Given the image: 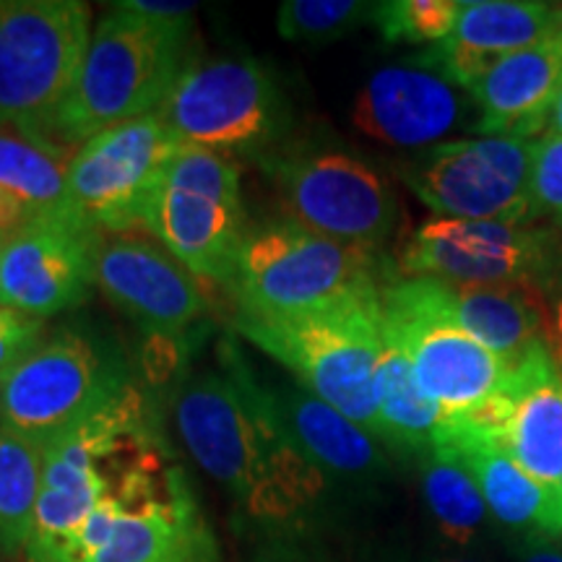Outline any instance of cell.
Returning <instances> with one entry per match:
<instances>
[{"mask_svg": "<svg viewBox=\"0 0 562 562\" xmlns=\"http://www.w3.org/2000/svg\"><path fill=\"white\" fill-rule=\"evenodd\" d=\"M175 422L188 456L227 492L245 524L273 537L307 529L331 482L286 438L263 383L240 357L182 385Z\"/></svg>", "mask_w": 562, "mask_h": 562, "instance_id": "6da1fadb", "label": "cell"}, {"mask_svg": "<svg viewBox=\"0 0 562 562\" xmlns=\"http://www.w3.org/2000/svg\"><path fill=\"white\" fill-rule=\"evenodd\" d=\"M193 60V16L157 19L115 3L91 32L79 79L47 136L79 149L112 125L157 115Z\"/></svg>", "mask_w": 562, "mask_h": 562, "instance_id": "7a4b0ae2", "label": "cell"}, {"mask_svg": "<svg viewBox=\"0 0 562 562\" xmlns=\"http://www.w3.org/2000/svg\"><path fill=\"white\" fill-rule=\"evenodd\" d=\"M235 328L284 364L302 389L378 438V370L385 347L381 290L290 318L237 313Z\"/></svg>", "mask_w": 562, "mask_h": 562, "instance_id": "3957f363", "label": "cell"}, {"mask_svg": "<svg viewBox=\"0 0 562 562\" xmlns=\"http://www.w3.org/2000/svg\"><path fill=\"white\" fill-rule=\"evenodd\" d=\"M157 446L149 404L136 385L45 446L37 516L24 560L58 558L89 513Z\"/></svg>", "mask_w": 562, "mask_h": 562, "instance_id": "277c9868", "label": "cell"}, {"mask_svg": "<svg viewBox=\"0 0 562 562\" xmlns=\"http://www.w3.org/2000/svg\"><path fill=\"white\" fill-rule=\"evenodd\" d=\"M381 252L328 240L279 220L248 227L227 281L237 313L290 318L378 292Z\"/></svg>", "mask_w": 562, "mask_h": 562, "instance_id": "5b68a950", "label": "cell"}, {"mask_svg": "<svg viewBox=\"0 0 562 562\" xmlns=\"http://www.w3.org/2000/svg\"><path fill=\"white\" fill-rule=\"evenodd\" d=\"M286 222L328 240L381 252L398 224V199L368 161L331 144H281L256 159Z\"/></svg>", "mask_w": 562, "mask_h": 562, "instance_id": "8992f818", "label": "cell"}, {"mask_svg": "<svg viewBox=\"0 0 562 562\" xmlns=\"http://www.w3.org/2000/svg\"><path fill=\"white\" fill-rule=\"evenodd\" d=\"M157 117L180 144L232 159L273 151L292 121L277 76L252 58H195Z\"/></svg>", "mask_w": 562, "mask_h": 562, "instance_id": "52a82bcc", "label": "cell"}, {"mask_svg": "<svg viewBox=\"0 0 562 562\" xmlns=\"http://www.w3.org/2000/svg\"><path fill=\"white\" fill-rule=\"evenodd\" d=\"M245 229L237 161L182 144L146 206V235L199 279L227 284Z\"/></svg>", "mask_w": 562, "mask_h": 562, "instance_id": "ba28073f", "label": "cell"}, {"mask_svg": "<svg viewBox=\"0 0 562 562\" xmlns=\"http://www.w3.org/2000/svg\"><path fill=\"white\" fill-rule=\"evenodd\" d=\"M89 40L81 0H0V125L50 131Z\"/></svg>", "mask_w": 562, "mask_h": 562, "instance_id": "9c48e42d", "label": "cell"}, {"mask_svg": "<svg viewBox=\"0 0 562 562\" xmlns=\"http://www.w3.org/2000/svg\"><path fill=\"white\" fill-rule=\"evenodd\" d=\"M128 385V370L108 344L60 331L0 381V430L50 446Z\"/></svg>", "mask_w": 562, "mask_h": 562, "instance_id": "30bf717a", "label": "cell"}, {"mask_svg": "<svg viewBox=\"0 0 562 562\" xmlns=\"http://www.w3.org/2000/svg\"><path fill=\"white\" fill-rule=\"evenodd\" d=\"M539 138L442 140L398 165V178L440 220L537 224L531 170Z\"/></svg>", "mask_w": 562, "mask_h": 562, "instance_id": "8fae6325", "label": "cell"}, {"mask_svg": "<svg viewBox=\"0 0 562 562\" xmlns=\"http://www.w3.org/2000/svg\"><path fill=\"white\" fill-rule=\"evenodd\" d=\"M562 258V232L539 224L427 220L398 245V277L451 286L531 290Z\"/></svg>", "mask_w": 562, "mask_h": 562, "instance_id": "7c38bea8", "label": "cell"}, {"mask_svg": "<svg viewBox=\"0 0 562 562\" xmlns=\"http://www.w3.org/2000/svg\"><path fill=\"white\" fill-rule=\"evenodd\" d=\"M383 336L409 360L419 391L451 419L487 409L510 368L440 313L412 297L398 277L381 286Z\"/></svg>", "mask_w": 562, "mask_h": 562, "instance_id": "4fadbf2b", "label": "cell"}, {"mask_svg": "<svg viewBox=\"0 0 562 562\" xmlns=\"http://www.w3.org/2000/svg\"><path fill=\"white\" fill-rule=\"evenodd\" d=\"M180 146L157 115L97 133L70 161L66 206L97 232L144 229L146 206Z\"/></svg>", "mask_w": 562, "mask_h": 562, "instance_id": "5bb4252c", "label": "cell"}, {"mask_svg": "<svg viewBox=\"0 0 562 562\" xmlns=\"http://www.w3.org/2000/svg\"><path fill=\"white\" fill-rule=\"evenodd\" d=\"M83 562H222L191 482L161 451L133 480L104 544Z\"/></svg>", "mask_w": 562, "mask_h": 562, "instance_id": "9a60e30c", "label": "cell"}, {"mask_svg": "<svg viewBox=\"0 0 562 562\" xmlns=\"http://www.w3.org/2000/svg\"><path fill=\"white\" fill-rule=\"evenodd\" d=\"M97 235L68 206L13 229L0 263V305L40 321L79 305L94 286Z\"/></svg>", "mask_w": 562, "mask_h": 562, "instance_id": "2e32d148", "label": "cell"}, {"mask_svg": "<svg viewBox=\"0 0 562 562\" xmlns=\"http://www.w3.org/2000/svg\"><path fill=\"white\" fill-rule=\"evenodd\" d=\"M94 286L154 336L188 331L209 307L199 277L138 232L97 235Z\"/></svg>", "mask_w": 562, "mask_h": 562, "instance_id": "e0dca14e", "label": "cell"}, {"mask_svg": "<svg viewBox=\"0 0 562 562\" xmlns=\"http://www.w3.org/2000/svg\"><path fill=\"white\" fill-rule=\"evenodd\" d=\"M351 123L385 146L422 151L461 128L476 131V108L467 91L430 68L389 66L357 91Z\"/></svg>", "mask_w": 562, "mask_h": 562, "instance_id": "ac0fdd59", "label": "cell"}, {"mask_svg": "<svg viewBox=\"0 0 562 562\" xmlns=\"http://www.w3.org/2000/svg\"><path fill=\"white\" fill-rule=\"evenodd\" d=\"M467 419L487 427L533 480L562 490V370L544 339L513 364L495 402Z\"/></svg>", "mask_w": 562, "mask_h": 562, "instance_id": "d6986e66", "label": "cell"}, {"mask_svg": "<svg viewBox=\"0 0 562 562\" xmlns=\"http://www.w3.org/2000/svg\"><path fill=\"white\" fill-rule=\"evenodd\" d=\"M558 34L560 5L537 0H461L453 32L419 55L417 66L467 91L497 60Z\"/></svg>", "mask_w": 562, "mask_h": 562, "instance_id": "ffe728a7", "label": "cell"}, {"mask_svg": "<svg viewBox=\"0 0 562 562\" xmlns=\"http://www.w3.org/2000/svg\"><path fill=\"white\" fill-rule=\"evenodd\" d=\"M435 446L461 456L480 484L490 516L521 542H558L562 533V490L524 472L508 451L474 419H451Z\"/></svg>", "mask_w": 562, "mask_h": 562, "instance_id": "44dd1931", "label": "cell"}, {"mask_svg": "<svg viewBox=\"0 0 562 562\" xmlns=\"http://www.w3.org/2000/svg\"><path fill=\"white\" fill-rule=\"evenodd\" d=\"M562 87V37L513 53L484 70L467 94L476 108V133L542 138Z\"/></svg>", "mask_w": 562, "mask_h": 562, "instance_id": "7402d4cb", "label": "cell"}, {"mask_svg": "<svg viewBox=\"0 0 562 562\" xmlns=\"http://www.w3.org/2000/svg\"><path fill=\"white\" fill-rule=\"evenodd\" d=\"M398 279L414 300L459 326L508 368L544 339L537 300L524 286H451L432 279Z\"/></svg>", "mask_w": 562, "mask_h": 562, "instance_id": "603a6c76", "label": "cell"}, {"mask_svg": "<svg viewBox=\"0 0 562 562\" xmlns=\"http://www.w3.org/2000/svg\"><path fill=\"white\" fill-rule=\"evenodd\" d=\"M266 389V385H263ZM286 438L313 467L331 480H372L385 472V456L375 435L321 402L300 383L266 389Z\"/></svg>", "mask_w": 562, "mask_h": 562, "instance_id": "cb8c5ba5", "label": "cell"}, {"mask_svg": "<svg viewBox=\"0 0 562 562\" xmlns=\"http://www.w3.org/2000/svg\"><path fill=\"white\" fill-rule=\"evenodd\" d=\"M74 154L47 133L0 125V232L11 235L66 206Z\"/></svg>", "mask_w": 562, "mask_h": 562, "instance_id": "d4e9b609", "label": "cell"}, {"mask_svg": "<svg viewBox=\"0 0 562 562\" xmlns=\"http://www.w3.org/2000/svg\"><path fill=\"white\" fill-rule=\"evenodd\" d=\"M378 440L414 456L432 451L448 427L446 414L419 391L409 360L389 339L378 370Z\"/></svg>", "mask_w": 562, "mask_h": 562, "instance_id": "484cf974", "label": "cell"}, {"mask_svg": "<svg viewBox=\"0 0 562 562\" xmlns=\"http://www.w3.org/2000/svg\"><path fill=\"white\" fill-rule=\"evenodd\" d=\"M419 469L422 495L442 537L456 544H472L490 518L474 474L448 446H435L419 456Z\"/></svg>", "mask_w": 562, "mask_h": 562, "instance_id": "4316f807", "label": "cell"}, {"mask_svg": "<svg viewBox=\"0 0 562 562\" xmlns=\"http://www.w3.org/2000/svg\"><path fill=\"white\" fill-rule=\"evenodd\" d=\"M45 446L0 430V558H24L37 516Z\"/></svg>", "mask_w": 562, "mask_h": 562, "instance_id": "83f0119b", "label": "cell"}, {"mask_svg": "<svg viewBox=\"0 0 562 562\" xmlns=\"http://www.w3.org/2000/svg\"><path fill=\"white\" fill-rule=\"evenodd\" d=\"M461 0H385L372 5V24L393 45H438L459 19Z\"/></svg>", "mask_w": 562, "mask_h": 562, "instance_id": "f1b7e54d", "label": "cell"}, {"mask_svg": "<svg viewBox=\"0 0 562 562\" xmlns=\"http://www.w3.org/2000/svg\"><path fill=\"white\" fill-rule=\"evenodd\" d=\"M372 5L360 0H286L277 11V32L284 40L321 45L370 21Z\"/></svg>", "mask_w": 562, "mask_h": 562, "instance_id": "f546056e", "label": "cell"}, {"mask_svg": "<svg viewBox=\"0 0 562 562\" xmlns=\"http://www.w3.org/2000/svg\"><path fill=\"white\" fill-rule=\"evenodd\" d=\"M531 199L539 216H550L562 232V138L544 133L537 140L531 170Z\"/></svg>", "mask_w": 562, "mask_h": 562, "instance_id": "4dcf8cb0", "label": "cell"}, {"mask_svg": "<svg viewBox=\"0 0 562 562\" xmlns=\"http://www.w3.org/2000/svg\"><path fill=\"white\" fill-rule=\"evenodd\" d=\"M45 336V321L0 305V381L40 347Z\"/></svg>", "mask_w": 562, "mask_h": 562, "instance_id": "1f68e13d", "label": "cell"}, {"mask_svg": "<svg viewBox=\"0 0 562 562\" xmlns=\"http://www.w3.org/2000/svg\"><path fill=\"white\" fill-rule=\"evenodd\" d=\"M537 300L542 334L562 370V258L529 290Z\"/></svg>", "mask_w": 562, "mask_h": 562, "instance_id": "d6a6232c", "label": "cell"}, {"mask_svg": "<svg viewBox=\"0 0 562 562\" xmlns=\"http://www.w3.org/2000/svg\"><path fill=\"white\" fill-rule=\"evenodd\" d=\"M121 5L157 19H191L199 11L195 3H157V0H123Z\"/></svg>", "mask_w": 562, "mask_h": 562, "instance_id": "836d02e7", "label": "cell"}, {"mask_svg": "<svg viewBox=\"0 0 562 562\" xmlns=\"http://www.w3.org/2000/svg\"><path fill=\"white\" fill-rule=\"evenodd\" d=\"M518 562H562V547L558 542H521Z\"/></svg>", "mask_w": 562, "mask_h": 562, "instance_id": "e575fe53", "label": "cell"}, {"mask_svg": "<svg viewBox=\"0 0 562 562\" xmlns=\"http://www.w3.org/2000/svg\"><path fill=\"white\" fill-rule=\"evenodd\" d=\"M547 133H552V136H560L562 138V87H560L558 100H554V108H552V115H550V125H547Z\"/></svg>", "mask_w": 562, "mask_h": 562, "instance_id": "d590c367", "label": "cell"}, {"mask_svg": "<svg viewBox=\"0 0 562 562\" xmlns=\"http://www.w3.org/2000/svg\"><path fill=\"white\" fill-rule=\"evenodd\" d=\"M5 240H9V235H5V232H0V263H3V248H5Z\"/></svg>", "mask_w": 562, "mask_h": 562, "instance_id": "8d00e7d4", "label": "cell"}, {"mask_svg": "<svg viewBox=\"0 0 562 562\" xmlns=\"http://www.w3.org/2000/svg\"><path fill=\"white\" fill-rule=\"evenodd\" d=\"M440 562H480V560H467V558H451V560H440Z\"/></svg>", "mask_w": 562, "mask_h": 562, "instance_id": "74e56055", "label": "cell"}, {"mask_svg": "<svg viewBox=\"0 0 562 562\" xmlns=\"http://www.w3.org/2000/svg\"><path fill=\"white\" fill-rule=\"evenodd\" d=\"M560 37H562V5H560Z\"/></svg>", "mask_w": 562, "mask_h": 562, "instance_id": "f35d334b", "label": "cell"}]
</instances>
